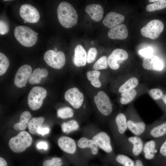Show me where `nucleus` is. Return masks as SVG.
<instances>
[{
	"instance_id": "f257e3e1",
	"label": "nucleus",
	"mask_w": 166,
	"mask_h": 166,
	"mask_svg": "<svg viewBox=\"0 0 166 166\" xmlns=\"http://www.w3.org/2000/svg\"><path fill=\"white\" fill-rule=\"evenodd\" d=\"M58 20L64 27L68 28L75 25L77 22L78 15L77 12L70 4L66 2H62L57 9Z\"/></svg>"
},
{
	"instance_id": "f03ea898",
	"label": "nucleus",
	"mask_w": 166,
	"mask_h": 166,
	"mask_svg": "<svg viewBox=\"0 0 166 166\" xmlns=\"http://www.w3.org/2000/svg\"><path fill=\"white\" fill-rule=\"evenodd\" d=\"M120 142L124 152L127 154L136 157L142 153L144 142L141 137L125 135Z\"/></svg>"
},
{
	"instance_id": "7ed1b4c3",
	"label": "nucleus",
	"mask_w": 166,
	"mask_h": 166,
	"mask_svg": "<svg viewBox=\"0 0 166 166\" xmlns=\"http://www.w3.org/2000/svg\"><path fill=\"white\" fill-rule=\"evenodd\" d=\"M14 33L17 40L25 46H32L37 41L38 33L27 26H19L16 27Z\"/></svg>"
},
{
	"instance_id": "20e7f679",
	"label": "nucleus",
	"mask_w": 166,
	"mask_h": 166,
	"mask_svg": "<svg viewBox=\"0 0 166 166\" xmlns=\"http://www.w3.org/2000/svg\"><path fill=\"white\" fill-rule=\"evenodd\" d=\"M32 139L27 132L22 131L11 138L9 142L10 149L14 152L20 153L25 150L32 143Z\"/></svg>"
},
{
	"instance_id": "39448f33",
	"label": "nucleus",
	"mask_w": 166,
	"mask_h": 166,
	"mask_svg": "<svg viewBox=\"0 0 166 166\" xmlns=\"http://www.w3.org/2000/svg\"><path fill=\"white\" fill-rule=\"evenodd\" d=\"M47 93L46 90L43 87L35 86L33 88L28 96V104L30 108L32 110L40 109Z\"/></svg>"
},
{
	"instance_id": "423d86ee",
	"label": "nucleus",
	"mask_w": 166,
	"mask_h": 166,
	"mask_svg": "<svg viewBox=\"0 0 166 166\" xmlns=\"http://www.w3.org/2000/svg\"><path fill=\"white\" fill-rule=\"evenodd\" d=\"M164 29L163 23L156 19L148 23L141 29L140 32L143 37L154 40L159 37Z\"/></svg>"
},
{
	"instance_id": "0eeeda50",
	"label": "nucleus",
	"mask_w": 166,
	"mask_h": 166,
	"mask_svg": "<svg viewBox=\"0 0 166 166\" xmlns=\"http://www.w3.org/2000/svg\"><path fill=\"white\" fill-rule=\"evenodd\" d=\"M166 139V135L152 139L144 143L142 153L144 158L147 160H151L155 158Z\"/></svg>"
},
{
	"instance_id": "6e6552de",
	"label": "nucleus",
	"mask_w": 166,
	"mask_h": 166,
	"mask_svg": "<svg viewBox=\"0 0 166 166\" xmlns=\"http://www.w3.org/2000/svg\"><path fill=\"white\" fill-rule=\"evenodd\" d=\"M44 59L49 65L55 69H61L65 63V55L61 51L48 50L44 54Z\"/></svg>"
},
{
	"instance_id": "1a4fd4ad",
	"label": "nucleus",
	"mask_w": 166,
	"mask_h": 166,
	"mask_svg": "<svg viewBox=\"0 0 166 166\" xmlns=\"http://www.w3.org/2000/svg\"><path fill=\"white\" fill-rule=\"evenodd\" d=\"M96 105L99 112L103 115L108 116L112 112L113 107L110 100L104 91H99L94 98Z\"/></svg>"
},
{
	"instance_id": "9d476101",
	"label": "nucleus",
	"mask_w": 166,
	"mask_h": 166,
	"mask_svg": "<svg viewBox=\"0 0 166 166\" xmlns=\"http://www.w3.org/2000/svg\"><path fill=\"white\" fill-rule=\"evenodd\" d=\"M166 135V121L146 125L142 137L145 139H153Z\"/></svg>"
},
{
	"instance_id": "9b49d317",
	"label": "nucleus",
	"mask_w": 166,
	"mask_h": 166,
	"mask_svg": "<svg viewBox=\"0 0 166 166\" xmlns=\"http://www.w3.org/2000/svg\"><path fill=\"white\" fill-rule=\"evenodd\" d=\"M19 14L25 21L30 23H36L40 18V14L37 10L29 4H24L21 6Z\"/></svg>"
},
{
	"instance_id": "f8f14e48",
	"label": "nucleus",
	"mask_w": 166,
	"mask_h": 166,
	"mask_svg": "<svg viewBox=\"0 0 166 166\" xmlns=\"http://www.w3.org/2000/svg\"><path fill=\"white\" fill-rule=\"evenodd\" d=\"M64 98L76 109H79L81 106L84 101L83 94L76 87L70 88L66 91Z\"/></svg>"
},
{
	"instance_id": "ddd939ff",
	"label": "nucleus",
	"mask_w": 166,
	"mask_h": 166,
	"mask_svg": "<svg viewBox=\"0 0 166 166\" xmlns=\"http://www.w3.org/2000/svg\"><path fill=\"white\" fill-rule=\"evenodd\" d=\"M128 57V54L126 50L121 49H116L108 57V64L111 69H117L120 67L118 62L125 61Z\"/></svg>"
},
{
	"instance_id": "4468645a",
	"label": "nucleus",
	"mask_w": 166,
	"mask_h": 166,
	"mask_svg": "<svg viewBox=\"0 0 166 166\" xmlns=\"http://www.w3.org/2000/svg\"><path fill=\"white\" fill-rule=\"evenodd\" d=\"M32 71L31 67L29 65L26 64L21 66L15 75L14 79L15 85L20 88L26 86Z\"/></svg>"
},
{
	"instance_id": "2eb2a0df",
	"label": "nucleus",
	"mask_w": 166,
	"mask_h": 166,
	"mask_svg": "<svg viewBox=\"0 0 166 166\" xmlns=\"http://www.w3.org/2000/svg\"><path fill=\"white\" fill-rule=\"evenodd\" d=\"M98 147L108 153L113 152V149L111 144V138L109 135L105 132H101L93 137Z\"/></svg>"
},
{
	"instance_id": "dca6fc26",
	"label": "nucleus",
	"mask_w": 166,
	"mask_h": 166,
	"mask_svg": "<svg viewBox=\"0 0 166 166\" xmlns=\"http://www.w3.org/2000/svg\"><path fill=\"white\" fill-rule=\"evenodd\" d=\"M142 66L145 69L157 71H162L164 68L162 61L158 57L153 54L144 58Z\"/></svg>"
},
{
	"instance_id": "f3484780",
	"label": "nucleus",
	"mask_w": 166,
	"mask_h": 166,
	"mask_svg": "<svg viewBox=\"0 0 166 166\" xmlns=\"http://www.w3.org/2000/svg\"><path fill=\"white\" fill-rule=\"evenodd\" d=\"M115 131L120 140L125 135L124 133L128 129L125 114L120 113L116 116L115 119Z\"/></svg>"
},
{
	"instance_id": "a211bd4d",
	"label": "nucleus",
	"mask_w": 166,
	"mask_h": 166,
	"mask_svg": "<svg viewBox=\"0 0 166 166\" xmlns=\"http://www.w3.org/2000/svg\"><path fill=\"white\" fill-rule=\"evenodd\" d=\"M125 20L124 16L114 12L107 14L103 21L104 26L111 28L123 23Z\"/></svg>"
},
{
	"instance_id": "6ab92c4d",
	"label": "nucleus",
	"mask_w": 166,
	"mask_h": 166,
	"mask_svg": "<svg viewBox=\"0 0 166 166\" xmlns=\"http://www.w3.org/2000/svg\"><path fill=\"white\" fill-rule=\"evenodd\" d=\"M58 145L63 151L68 153L73 154L76 150V144L72 138L67 136H62L58 140Z\"/></svg>"
},
{
	"instance_id": "aec40b11",
	"label": "nucleus",
	"mask_w": 166,
	"mask_h": 166,
	"mask_svg": "<svg viewBox=\"0 0 166 166\" xmlns=\"http://www.w3.org/2000/svg\"><path fill=\"white\" fill-rule=\"evenodd\" d=\"M128 32L126 26L121 24L111 28L108 35L109 38L112 39L124 40L128 37Z\"/></svg>"
},
{
	"instance_id": "412c9836",
	"label": "nucleus",
	"mask_w": 166,
	"mask_h": 166,
	"mask_svg": "<svg viewBox=\"0 0 166 166\" xmlns=\"http://www.w3.org/2000/svg\"><path fill=\"white\" fill-rule=\"evenodd\" d=\"M87 61V55L85 50L81 45H77L74 49L73 63L77 67L84 66L86 64Z\"/></svg>"
},
{
	"instance_id": "4be33fe9",
	"label": "nucleus",
	"mask_w": 166,
	"mask_h": 166,
	"mask_svg": "<svg viewBox=\"0 0 166 166\" xmlns=\"http://www.w3.org/2000/svg\"><path fill=\"white\" fill-rule=\"evenodd\" d=\"M86 12L93 21H100L102 18L104 10L102 6L98 4H91L87 5L85 9Z\"/></svg>"
},
{
	"instance_id": "5701e85b",
	"label": "nucleus",
	"mask_w": 166,
	"mask_h": 166,
	"mask_svg": "<svg viewBox=\"0 0 166 166\" xmlns=\"http://www.w3.org/2000/svg\"><path fill=\"white\" fill-rule=\"evenodd\" d=\"M77 145L80 148H89L92 153L96 155L98 152V146L95 142L92 139H89L85 137L80 138L77 142Z\"/></svg>"
},
{
	"instance_id": "b1692460",
	"label": "nucleus",
	"mask_w": 166,
	"mask_h": 166,
	"mask_svg": "<svg viewBox=\"0 0 166 166\" xmlns=\"http://www.w3.org/2000/svg\"><path fill=\"white\" fill-rule=\"evenodd\" d=\"M31 117L32 115L29 111L23 112L21 114L19 121L14 125V128L18 131L25 130L28 127Z\"/></svg>"
},
{
	"instance_id": "393cba45",
	"label": "nucleus",
	"mask_w": 166,
	"mask_h": 166,
	"mask_svg": "<svg viewBox=\"0 0 166 166\" xmlns=\"http://www.w3.org/2000/svg\"><path fill=\"white\" fill-rule=\"evenodd\" d=\"M48 74V72L46 69L37 68L31 74L28 81L31 84L39 83L42 78L47 77Z\"/></svg>"
},
{
	"instance_id": "a878e982",
	"label": "nucleus",
	"mask_w": 166,
	"mask_h": 166,
	"mask_svg": "<svg viewBox=\"0 0 166 166\" xmlns=\"http://www.w3.org/2000/svg\"><path fill=\"white\" fill-rule=\"evenodd\" d=\"M45 120L43 117H34L30 121L28 128L29 132L32 134L38 133V128L42 126Z\"/></svg>"
},
{
	"instance_id": "bb28decb",
	"label": "nucleus",
	"mask_w": 166,
	"mask_h": 166,
	"mask_svg": "<svg viewBox=\"0 0 166 166\" xmlns=\"http://www.w3.org/2000/svg\"><path fill=\"white\" fill-rule=\"evenodd\" d=\"M137 94V91L134 89L122 93L121 94L120 102L123 105L127 104L133 100Z\"/></svg>"
},
{
	"instance_id": "cd10ccee",
	"label": "nucleus",
	"mask_w": 166,
	"mask_h": 166,
	"mask_svg": "<svg viewBox=\"0 0 166 166\" xmlns=\"http://www.w3.org/2000/svg\"><path fill=\"white\" fill-rule=\"evenodd\" d=\"M101 73L96 70L89 71L87 73V79L91 81V83L93 86L99 88L101 86V83L99 80Z\"/></svg>"
},
{
	"instance_id": "c85d7f7f",
	"label": "nucleus",
	"mask_w": 166,
	"mask_h": 166,
	"mask_svg": "<svg viewBox=\"0 0 166 166\" xmlns=\"http://www.w3.org/2000/svg\"><path fill=\"white\" fill-rule=\"evenodd\" d=\"M138 79L135 77H132L126 81L119 89V92L122 93L134 89L138 85Z\"/></svg>"
},
{
	"instance_id": "c756f323",
	"label": "nucleus",
	"mask_w": 166,
	"mask_h": 166,
	"mask_svg": "<svg viewBox=\"0 0 166 166\" xmlns=\"http://www.w3.org/2000/svg\"><path fill=\"white\" fill-rule=\"evenodd\" d=\"M79 125L78 122L75 120H71L67 122H63L61 125L62 132L69 134L71 132L77 130Z\"/></svg>"
},
{
	"instance_id": "7c9ffc66",
	"label": "nucleus",
	"mask_w": 166,
	"mask_h": 166,
	"mask_svg": "<svg viewBox=\"0 0 166 166\" xmlns=\"http://www.w3.org/2000/svg\"><path fill=\"white\" fill-rule=\"evenodd\" d=\"M116 161L123 166H134L135 162L128 156L123 154L117 155L115 158Z\"/></svg>"
},
{
	"instance_id": "2f4dec72",
	"label": "nucleus",
	"mask_w": 166,
	"mask_h": 166,
	"mask_svg": "<svg viewBox=\"0 0 166 166\" xmlns=\"http://www.w3.org/2000/svg\"><path fill=\"white\" fill-rule=\"evenodd\" d=\"M166 7V0H160L153 3L148 4L146 7L147 12H151L163 9Z\"/></svg>"
},
{
	"instance_id": "473e14b6",
	"label": "nucleus",
	"mask_w": 166,
	"mask_h": 166,
	"mask_svg": "<svg viewBox=\"0 0 166 166\" xmlns=\"http://www.w3.org/2000/svg\"><path fill=\"white\" fill-rule=\"evenodd\" d=\"M74 114L73 110L69 107H65L58 109L57 111L58 117L61 119H66L72 117Z\"/></svg>"
},
{
	"instance_id": "72a5a7b5",
	"label": "nucleus",
	"mask_w": 166,
	"mask_h": 166,
	"mask_svg": "<svg viewBox=\"0 0 166 166\" xmlns=\"http://www.w3.org/2000/svg\"><path fill=\"white\" fill-rule=\"evenodd\" d=\"M9 61L7 57L2 53H0V75L4 74L9 66Z\"/></svg>"
},
{
	"instance_id": "f704fd0d",
	"label": "nucleus",
	"mask_w": 166,
	"mask_h": 166,
	"mask_svg": "<svg viewBox=\"0 0 166 166\" xmlns=\"http://www.w3.org/2000/svg\"><path fill=\"white\" fill-rule=\"evenodd\" d=\"M108 59L106 56H103L94 63L93 68L96 70L106 69L108 67Z\"/></svg>"
},
{
	"instance_id": "c9c22d12",
	"label": "nucleus",
	"mask_w": 166,
	"mask_h": 166,
	"mask_svg": "<svg viewBox=\"0 0 166 166\" xmlns=\"http://www.w3.org/2000/svg\"><path fill=\"white\" fill-rule=\"evenodd\" d=\"M149 94L154 100H157L162 99L163 96L162 90L159 88H153L149 91Z\"/></svg>"
},
{
	"instance_id": "e433bc0d",
	"label": "nucleus",
	"mask_w": 166,
	"mask_h": 166,
	"mask_svg": "<svg viewBox=\"0 0 166 166\" xmlns=\"http://www.w3.org/2000/svg\"><path fill=\"white\" fill-rule=\"evenodd\" d=\"M43 166H61L62 163L61 158L54 157L51 160H46L43 162Z\"/></svg>"
},
{
	"instance_id": "4c0bfd02",
	"label": "nucleus",
	"mask_w": 166,
	"mask_h": 166,
	"mask_svg": "<svg viewBox=\"0 0 166 166\" xmlns=\"http://www.w3.org/2000/svg\"><path fill=\"white\" fill-rule=\"evenodd\" d=\"M97 49L94 47L90 48L87 54V62L91 63L95 60L97 56Z\"/></svg>"
},
{
	"instance_id": "58836bf2",
	"label": "nucleus",
	"mask_w": 166,
	"mask_h": 166,
	"mask_svg": "<svg viewBox=\"0 0 166 166\" xmlns=\"http://www.w3.org/2000/svg\"><path fill=\"white\" fill-rule=\"evenodd\" d=\"M153 50L151 47H148L140 50L138 52L139 54L144 58L153 54Z\"/></svg>"
},
{
	"instance_id": "ea45409f",
	"label": "nucleus",
	"mask_w": 166,
	"mask_h": 166,
	"mask_svg": "<svg viewBox=\"0 0 166 166\" xmlns=\"http://www.w3.org/2000/svg\"><path fill=\"white\" fill-rule=\"evenodd\" d=\"M9 27L8 24L4 21L1 20L0 21V34H5L8 33Z\"/></svg>"
},
{
	"instance_id": "a19ab883",
	"label": "nucleus",
	"mask_w": 166,
	"mask_h": 166,
	"mask_svg": "<svg viewBox=\"0 0 166 166\" xmlns=\"http://www.w3.org/2000/svg\"><path fill=\"white\" fill-rule=\"evenodd\" d=\"M49 128L48 127H40L38 131V133L43 136L49 133Z\"/></svg>"
},
{
	"instance_id": "79ce46f5",
	"label": "nucleus",
	"mask_w": 166,
	"mask_h": 166,
	"mask_svg": "<svg viewBox=\"0 0 166 166\" xmlns=\"http://www.w3.org/2000/svg\"><path fill=\"white\" fill-rule=\"evenodd\" d=\"M37 147L39 149H44L46 150L48 149V145L47 143L45 141H40L38 143Z\"/></svg>"
},
{
	"instance_id": "37998d69",
	"label": "nucleus",
	"mask_w": 166,
	"mask_h": 166,
	"mask_svg": "<svg viewBox=\"0 0 166 166\" xmlns=\"http://www.w3.org/2000/svg\"><path fill=\"white\" fill-rule=\"evenodd\" d=\"M134 166H144L142 161L140 159H137L135 162Z\"/></svg>"
},
{
	"instance_id": "c03bdc74",
	"label": "nucleus",
	"mask_w": 166,
	"mask_h": 166,
	"mask_svg": "<svg viewBox=\"0 0 166 166\" xmlns=\"http://www.w3.org/2000/svg\"><path fill=\"white\" fill-rule=\"evenodd\" d=\"M0 166H7V164L6 160L2 157H0Z\"/></svg>"
},
{
	"instance_id": "a18cd8bd",
	"label": "nucleus",
	"mask_w": 166,
	"mask_h": 166,
	"mask_svg": "<svg viewBox=\"0 0 166 166\" xmlns=\"http://www.w3.org/2000/svg\"><path fill=\"white\" fill-rule=\"evenodd\" d=\"M162 99L164 103L166 104V94L164 95Z\"/></svg>"
},
{
	"instance_id": "49530a36",
	"label": "nucleus",
	"mask_w": 166,
	"mask_h": 166,
	"mask_svg": "<svg viewBox=\"0 0 166 166\" xmlns=\"http://www.w3.org/2000/svg\"><path fill=\"white\" fill-rule=\"evenodd\" d=\"M158 0H149L148 1L150 2H156Z\"/></svg>"
},
{
	"instance_id": "de8ad7c7",
	"label": "nucleus",
	"mask_w": 166,
	"mask_h": 166,
	"mask_svg": "<svg viewBox=\"0 0 166 166\" xmlns=\"http://www.w3.org/2000/svg\"><path fill=\"white\" fill-rule=\"evenodd\" d=\"M54 51H57V48H54Z\"/></svg>"
},
{
	"instance_id": "09e8293b",
	"label": "nucleus",
	"mask_w": 166,
	"mask_h": 166,
	"mask_svg": "<svg viewBox=\"0 0 166 166\" xmlns=\"http://www.w3.org/2000/svg\"><path fill=\"white\" fill-rule=\"evenodd\" d=\"M24 23H26V21H24Z\"/></svg>"
}]
</instances>
